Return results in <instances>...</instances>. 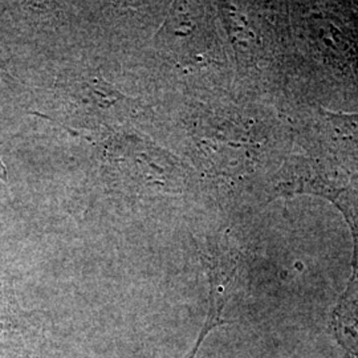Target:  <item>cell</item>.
Masks as SVG:
<instances>
[{"instance_id":"obj_1","label":"cell","mask_w":358,"mask_h":358,"mask_svg":"<svg viewBox=\"0 0 358 358\" xmlns=\"http://www.w3.org/2000/svg\"><path fill=\"white\" fill-rule=\"evenodd\" d=\"M316 194L340 208L352 231V273L331 312L328 332L343 349L345 358H358V198L352 192L325 185H321Z\"/></svg>"},{"instance_id":"obj_2","label":"cell","mask_w":358,"mask_h":358,"mask_svg":"<svg viewBox=\"0 0 358 358\" xmlns=\"http://www.w3.org/2000/svg\"><path fill=\"white\" fill-rule=\"evenodd\" d=\"M41 327L23 310L13 282L0 276V358H40Z\"/></svg>"},{"instance_id":"obj_3","label":"cell","mask_w":358,"mask_h":358,"mask_svg":"<svg viewBox=\"0 0 358 358\" xmlns=\"http://www.w3.org/2000/svg\"><path fill=\"white\" fill-rule=\"evenodd\" d=\"M226 322H227V321L224 320L223 317L220 319V316H217L215 313L213 315L211 312H208V313H207V317H206L205 324H203L201 332L198 334V338H196L195 344H194L192 349H190L183 357L180 358H196L199 350H201V346H202L203 341L207 338V336L213 332L215 328H217V327L224 325Z\"/></svg>"}]
</instances>
